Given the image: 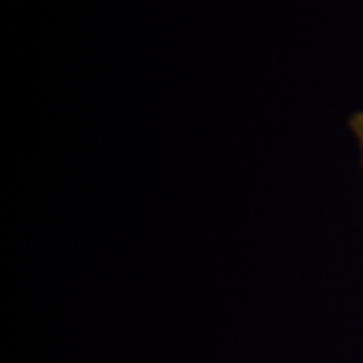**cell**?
Instances as JSON below:
<instances>
[{"instance_id": "1", "label": "cell", "mask_w": 363, "mask_h": 363, "mask_svg": "<svg viewBox=\"0 0 363 363\" xmlns=\"http://www.w3.org/2000/svg\"><path fill=\"white\" fill-rule=\"evenodd\" d=\"M348 128L355 136L358 148H360V167L363 170V111H357L348 118Z\"/></svg>"}]
</instances>
